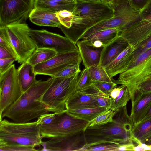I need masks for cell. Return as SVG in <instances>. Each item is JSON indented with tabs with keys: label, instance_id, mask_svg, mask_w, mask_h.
I'll list each match as a JSON object with an SVG mask.
<instances>
[{
	"label": "cell",
	"instance_id": "obj_6",
	"mask_svg": "<svg viewBox=\"0 0 151 151\" xmlns=\"http://www.w3.org/2000/svg\"><path fill=\"white\" fill-rule=\"evenodd\" d=\"M151 75V48L130 62L126 70L119 74L114 83L127 87L130 94L132 104L137 94L139 86Z\"/></svg>",
	"mask_w": 151,
	"mask_h": 151
},
{
	"label": "cell",
	"instance_id": "obj_53",
	"mask_svg": "<svg viewBox=\"0 0 151 151\" xmlns=\"http://www.w3.org/2000/svg\"><path fill=\"white\" fill-rule=\"evenodd\" d=\"M142 146L146 150L151 151V145L147 144L144 143H140Z\"/></svg>",
	"mask_w": 151,
	"mask_h": 151
},
{
	"label": "cell",
	"instance_id": "obj_51",
	"mask_svg": "<svg viewBox=\"0 0 151 151\" xmlns=\"http://www.w3.org/2000/svg\"><path fill=\"white\" fill-rule=\"evenodd\" d=\"M150 118H151V106L141 121H144Z\"/></svg>",
	"mask_w": 151,
	"mask_h": 151
},
{
	"label": "cell",
	"instance_id": "obj_50",
	"mask_svg": "<svg viewBox=\"0 0 151 151\" xmlns=\"http://www.w3.org/2000/svg\"><path fill=\"white\" fill-rule=\"evenodd\" d=\"M52 1L66 4H76L77 3L76 0H50Z\"/></svg>",
	"mask_w": 151,
	"mask_h": 151
},
{
	"label": "cell",
	"instance_id": "obj_20",
	"mask_svg": "<svg viewBox=\"0 0 151 151\" xmlns=\"http://www.w3.org/2000/svg\"><path fill=\"white\" fill-rule=\"evenodd\" d=\"M151 106V93H137L132 104L130 116L134 125L141 121Z\"/></svg>",
	"mask_w": 151,
	"mask_h": 151
},
{
	"label": "cell",
	"instance_id": "obj_2",
	"mask_svg": "<svg viewBox=\"0 0 151 151\" xmlns=\"http://www.w3.org/2000/svg\"><path fill=\"white\" fill-rule=\"evenodd\" d=\"M134 125L126 106L120 108L114 111L111 122L103 125L88 126L86 129L84 133L87 143L84 147L105 142L122 145L133 142L132 130Z\"/></svg>",
	"mask_w": 151,
	"mask_h": 151
},
{
	"label": "cell",
	"instance_id": "obj_14",
	"mask_svg": "<svg viewBox=\"0 0 151 151\" xmlns=\"http://www.w3.org/2000/svg\"><path fill=\"white\" fill-rule=\"evenodd\" d=\"M87 143L84 131H82L71 135L52 137L43 142L42 146L46 150L81 151Z\"/></svg>",
	"mask_w": 151,
	"mask_h": 151
},
{
	"label": "cell",
	"instance_id": "obj_41",
	"mask_svg": "<svg viewBox=\"0 0 151 151\" xmlns=\"http://www.w3.org/2000/svg\"><path fill=\"white\" fill-rule=\"evenodd\" d=\"M58 112L52 114L47 113L38 117L37 120L41 126H45L51 123L55 119Z\"/></svg>",
	"mask_w": 151,
	"mask_h": 151
},
{
	"label": "cell",
	"instance_id": "obj_39",
	"mask_svg": "<svg viewBox=\"0 0 151 151\" xmlns=\"http://www.w3.org/2000/svg\"><path fill=\"white\" fill-rule=\"evenodd\" d=\"M29 18L30 21L33 23L35 24L40 26L59 27L61 25L60 22H57L41 18L29 17Z\"/></svg>",
	"mask_w": 151,
	"mask_h": 151
},
{
	"label": "cell",
	"instance_id": "obj_34",
	"mask_svg": "<svg viewBox=\"0 0 151 151\" xmlns=\"http://www.w3.org/2000/svg\"><path fill=\"white\" fill-rule=\"evenodd\" d=\"M92 85L98 90L109 97L112 90L117 87L114 82L92 81Z\"/></svg>",
	"mask_w": 151,
	"mask_h": 151
},
{
	"label": "cell",
	"instance_id": "obj_22",
	"mask_svg": "<svg viewBox=\"0 0 151 151\" xmlns=\"http://www.w3.org/2000/svg\"><path fill=\"white\" fill-rule=\"evenodd\" d=\"M18 77L24 92L36 80L33 66L27 60L21 64L17 69Z\"/></svg>",
	"mask_w": 151,
	"mask_h": 151
},
{
	"label": "cell",
	"instance_id": "obj_11",
	"mask_svg": "<svg viewBox=\"0 0 151 151\" xmlns=\"http://www.w3.org/2000/svg\"><path fill=\"white\" fill-rule=\"evenodd\" d=\"M14 64L0 74V118L4 111L24 93Z\"/></svg>",
	"mask_w": 151,
	"mask_h": 151
},
{
	"label": "cell",
	"instance_id": "obj_26",
	"mask_svg": "<svg viewBox=\"0 0 151 151\" xmlns=\"http://www.w3.org/2000/svg\"><path fill=\"white\" fill-rule=\"evenodd\" d=\"M55 50L46 48H37L27 60L33 66L45 62L57 54Z\"/></svg>",
	"mask_w": 151,
	"mask_h": 151
},
{
	"label": "cell",
	"instance_id": "obj_13",
	"mask_svg": "<svg viewBox=\"0 0 151 151\" xmlns=\"http://www.w3.org/2000/svg\"><path fill=\"white\" fill-rule=\"evenodd\" d=\"M82 60L79 51L57 54L52 58L33 66L37 75L52 77L56 73L69 66L81 63Z\"/></svg>",
	"mask_w": 151,
	"mask_h": 151
},
{
	"label": "cell",
	"instance_id": "obj_7",
	"mask_svg": "<svg viewBox=\"0 0 151 151\" xmlns=\"http://www.w3.org/2000/svg\"><path fill=\"white\" fill-rule=\"evenodd\" d=\"M65 110L58 112L55 119L50 124L40 125L41 134L43 138H51L72 135L85 131L89 126L90 122L74 117Z\"/></svg>",
	"mask_w": 151,
	"mask_h": 151
},
{
	"label": "cell",
	"instance_id": "obj_37",
	"mask_svg": "<svg viewBox=\"0 0 151 151\" xmlns=\"http://www.w3.org/2000/svg\"><path fill=\"white\" fill-rule=\"evenodd\" d=\"M78 63L64 69L55 74L54 77H67L74 75L78 72H80V64Z\"/></svg>",
	"mask_w": 151,
	"mask_h": 151
},
{
	"label": "cell",
	"instance_id": "obj_40",
	"mask_svg": "<svg viewBox=\"0 0 151 151\" xmlns=\"http://www.w3.org/2000/svg\"><path fill=\"white\" fill-rule=\"evenodd\" d=\"M96 98L99 107H105L110 109L111 99L109 96L99 91L97 93Z\"/></svg>",
	"mask_w": 151,
	"mask_h": 151
},
{
	"label": "cell",
	"instance_id": "obj_45",
	"mask_svg": "<svg viewBox=\"0 0 151 151\" xmlns=\"http://www.w3.org/2000/svg\"><path fill=\"white\" fill-rule=\"evenodd\" d=\"M140 18V20L151 18V1L145 9L142 11Z\"/></svg>",
	"mask_w": 151,
	"mask_h": 151
},
{
	"label": "cell",
	"instance_id": "obj_18",
	"mask_svg": "<svg viewBox=\"0 0 151 151\" xmlns=\"http://www.w3.org/2000/svg\"><path fill=\"white\" fill-rule=\"evenodd\" d=\"M134 50L129 45L114 60L104 68L110 77L112 78L126 70L131 61Z\"/></svg>",
	"mask_w": 151,
	"mask_h": 151
},
{
	"label": "cell",
	"instance_id": "obj_12",
	"mask_svg": "<svg viewBox=\"0 0 151 151\" xmlns=\"http://www.w3.org/2000/svg\"><path fill=\"white\" fill-rule=\"evenodd\" d=\"M29 35L37 48L53 50L58 54L79 51L76 44L66 37L44 29H30Z\"/></svg>",
	"mask_w": 151,
	"mask_h": 151
},
{
	"label": "cell",
	"instance_id": "obj_8",
	"mask_svg": "<svg viewBox=\"0 0 151 151\" xmlns=\"http://www.w3.org/2000/svg\"><path fill=\"white\" fill-rule=\"evenodd\" d=\"M114 8L113 17L90 28L82 36L81 39L83 40L99 31L111 28H117L120 33L131 25L141 19L142 11L133 9L129 3L117 5Z\"/></svg>",
	"mask_w": 151,
	"mask_h": 151
},
{
	"label": "cell",
	"instance_id": "obj_3",
	"mask_svg": "<svg viewBox=\"0 0 151 151\" xmlns=\"http://www.w3.org/2000/svg\"><path fill=\"white\" fill-rule=\"evenodd\" d=\"M53 77L46 81L37 80L15 102L3 112L0 120L4 117L16 123H26L49 112L38 100L52 83Z\"/></svg>",
	"mask_w": 151,
	"mask_h": 151
},
{
	"label": "cell",
	"instance_id": "obj_46",
	"mask_svg": "<svg viewBox=\"0 0 151 151\" xmlns=\"http://www.w3.org/2000/svg\"><path fill=\"white\" fill-rule=\"evenodd\" d=\"M13 58H17L7 49L0 46V59H5Z\"/></svg>",
	"mask_w": 151,
	"mask_h": 151
},
{
	"label": "cell",
	"instance_id": "obj_27",
	"mask_svg": "<svg viewBox=\"0 0 151 151\" xmlns=\"http://www.w3.org/2000/svg\"><path fill=\"white\" fill-rule=\"evenodd\" d=\"M111 99L110 109L115 111L120 108L126 106L127 103L131 99V95L127 87L123 85L117 96L114 99L111 98Z\"/></svg>",
	"mask_w": 151,
	"mask_h": 151
},
{
	"label": "cell",
	"instance_id": "obj_9",
	"mask_svg": "<svg viewBox=\"0 0 151 151\" xmlns=\"http://www.w3.org/2000/svg\"><path fill=\"white\" fill-rule=\"evenodd\" d=\"M11 43L22 64L27 61L37 49L29 35L30 29L25 23H16L5 27Z\"/></svg>",
	"mask_w": 151,
	"mask_h": 151
},
{
	"label": "cell",
	"instance_id": "obj_31",
	"mask_svg": "<svg viewBox=\"0 0 151 151\" xmlns=\"http://www.w3.org/2000/svg\"><path fill=\"white\" fill-rule=\"evenodd\" d=\"M56 13L44 9L34 8L29 17H40L60 23L56 17Z\"/></svg>",
	"mask_w": 151,
	"mask_h": 151
},
{
	"label": "cell",
	"instance_id": "obj_52",
	"mask_svg": "<svg viewBox=\"0 0 151 151\" xmlns=\"http://www.w3.org/2000/svg\"><path fill=\"white\" fill-rule=\"evenodd\" d=\"M134 151H144L145 149L142 146L141 144H138L137 146H135L134 148Z\"/></svg>",
	"mask_w": 151,
	"mask_h": 151
},
{
	"label": "cell",
	"instance_id": "obj_47",
	"mask_svg": "<svg viewBox=\"0 0 151 151\" xmlns=\"http://www.w3.org/2000/svg\"><path fill=\"white\" fill-rule=\"evenodd\" d=\"M135 146L133 142H130L120 145L117 148V151H134V148Z\"/></svg>",
	"mask_w": 151,
	"mask_h": 151
},
{
	"label": "cell",
	"instance_id": "obj_56",
	"mask_svg": "<svg viewBox=\"0 0 151 151\" xmlns=\"http://www.w3.org/2000/svg\"><path fill=\"white\" fill-rule=\"evenodd\" d=\"M150 145H151V144H150Z\"/></svg>",
	"mask_w": 151,
	"mask_h": 151
},
{
	"label": "cell",
	"instance_id": "obj_4",
	"mask_svg": "<svg viewBox=\"0 0 151 151\" xmlns=\"http://www.w3.org/2000/svg\"><path fill=\"white\" fill-rule=\"evenodd\" d=\"M43 137L37 120L31 122L16 123L4 119L0 120V141L26 146L40 147Z\"/></svg>",
	"mask_w": 151,
	"mask_h": 151
},
{
	"label": "cell",
	"instance_id": "obj_25",
	"mask_svg": "<svg viewBox=\"0 0 151 151\" xmlns=\"http://www.w3.org/2000/svg\"><path fill=\"white\" fill-rule=\"evenodd\" d=\"M75 5L50 0H35L34 2V8L44 9L55 13L64 10L73 12Z\"/></svg>",
	"mask_w": 151,
	"mask_h": 151
},
{
	"label": "cell",
	"instance_id": "obj_36",
	"mask_svg": "<svg viewBox=\"0 0 151 151\" xmlns=\"http://www.w3.org/2000/svg\"><path fill=\"white\" fill-rule=\"evenodd\" d=\"M0 46L7 49L17 58L9 40L5 27H0Z\"/></svg>",
	"mask_w": 151,
	"mask_h": 151
},
{
	"label": "cell",
	"instance_id": "obj_35",
	"mask_svg": "<svg viewBox=\"0 0 151 151\" xmlns=\"http://www.w3.org/2000/svg\"><path fill=\"white\" fill-rule=\"evenodd\" d=\"M56 13V17L62 25L67 28L71 26L73 18L72 12L64 10L58 11Z\"/></svg>",
	"mask_w": 151,
	"mask_h": 151
},
{
	"label": "cell",
	"instance_id": "obj_1",
	"mask_svg": "<svg viewBox=\"0 0 151 151\" xmlns=\"http://www.w3.org/2000/svg\"><path fill=\"white\" fill-rule=\"evenodd\" d=\"M72 12L73 18L71 26L67 28L61 25L58 27L66 37L76 44L88 29L113 17L114 8L101 1L92 2L77 1Z\"/></svg>",
	"mask_w": 151,
	"mask_h": 151
},
{
	"label": "cell",
	"instance_id": "obj_5",
	"mask_svg": "<svg viewBox=\"0 0 151 151\" xmlns=\"http://www.w3.org/2000/svg\"><path fill=\"white\" fill-rule=\"evenodd\" d=\"M79 73L69 77H53L52 83L38 101L49 112L60 113L65 111L67 101L76 90Z\"/></svg>",
	"mask_w": 151,
	"mask_h": 151
},
{
	"label": "cell",
	"instance_id": "obj_38",
	"mask_svg": "<svg viewBox=\"0 0 151 151\" xmlns=\"http://www.w3.org/2000/svg\"><path fill=\"white\" fill-rule=\"evenodd\" d=\"M151 48V36L142 42L134 50L130 62L133 61L140 55Z\"/></svg>",
	"mask_w": 151,
	"mask_h": 151
},
{
	"label": "cell",
	"instance_id": "obj_33",
	"mask_svg": "<svg viewBox=\"0 0 151 151\" xmlns=\"http://www.w3.org/2000/svg\"><path fill=\"white\" fill-rule=\"evenodd\" d=\"M114 113V111L110 109L105 111L92 120L88 126L103 125L111 122L112 120Z\"/></svg>",
	"mask_w": 151,
	"mask_h": 151
},
{
	"label": "cell",
	"instance_id": "obj_10",
	"mask_svg": "<svg viewBox=\"0 0 151 151\" xmlns=\"http://www.w3.org/2000/svg\"><path fill=\"white\" fill-rule=\"evenodd\" d=\"M35 0H0V27L25 23L34 8Z\"/></svg>",
	"mask_w": 151,
	"mask_h": 151
},
{
	"label": "cell",
	"instance_id": "obj_48",
	"mask_svg": "<svg viewBox=\"0 0 151 151\" xmlns=\"http://www.w3.org/2000/svg\"><path fill=\"white\" fill-rule=\"evenodd\" d=\"M122 86L123 85H121L113 89L111 92L110 97L113 99L116 98L119 94Z\"/></svg>",
	"mask_w": 151,
	"mask_h": 151
},
{
	"label": "cell",
	"instance_id": "obj_32",
	"mask_svg": "<svg viewBox=\"0 0 151 151\" xmlns=\"http://www.w3.org/2000/svg\"><path fill=\"white\" fill-rule=\"evenodd\" d=\"M121 145L109 142H105L85 146L81 151H117L118 147Z\"/></svg>",
	"mask_w": 151,
	"mask_h": 151
},
{
	"label": "cell",
	"instance_id": "obj_55",
	"mask_svg": "<svg viewBox=\"0 0 151 151\" xmlns=\"http://www.w3.org/2000/svg\"><path fill=\"white\" fill-rule=\"evenodd\" d=\"M113 0H101L102 1L107 4H110Z\"/></svg>",
	"mask_w": 151,
	"mask_h": 151
},
{
	"label": "cell",
	"instance_id": "obj_49",
	"mask_svg": "<svg viewBox=\"0 0 151 151\" xmlns=\"http://www.w3.org/2000/svg\"><path fill=\"white\" fill-rule=\"evenodd\" d=\"M129 0H113L110 4L113 7L128 3Z\"/></svg>",
	"mask_w": 151,
	"mask_h": 151
},
{
	"label": "cell",
	"instance_id": "obj_23",
	"mask_svg": "<svg viewBox=\"0 0 151 151\" xmlns=\"http://www.w3.org/2000/svg\"><path fill=\"white\" fill-rule=\"evenodd\" d=\"M119 33L117 28L107 29L95 32L83 40L88 44L99 41L104 47L116 38Z\"/></svg>",
	"mask_w": 151,
	"mask_h": 151
},
{
	"label": "cell",
	"instance_id": "obj_16",
	"mask_svg": "<svg viewBox=\"0 0 151 151\" xmlns=\"http://www.w3.org/2000/svg\"><path fill=\"white\" fill-rule=\"evenodd\" d=\"M98 91L92 85L84 90L76 91L67 101L66 110L99 107L96 98Z\"/></svg>",
	"mask_w": 151,
	"mask_h": 151
},
{
	"label": "cell",
	"instance_id": "obj_54",
	"mask_svg": "<svg viewBox=\"0 0 151 151\" xmlns=\"http://www.w3.org/2000/svg\"><path fill=\"white\" fill-rule=\"evenodd\" d=\"M77 1L83 2H92L99 1L101 0H76Z\"/></svg>",
	"mask_w": 151,
	"mask_h": 151
},
{
	"label": "cell",
	"instance_id": "obj_28",
	"mask_svg": "<svg viewBox=\"0 0 151 151\" xmlns=\"http://www.w3.org/2000/svg\"><path fill=\"white\" fill-rule=\"evenodd\" d=\"M88 69L92 81L114 82L115 80L109 76L103 67L91 66Z\"/></svg>",
	"mask_w": 151,
	"mask_h": 151
},
{
	"label": "cell",
	"instance_id": "obj_30",
	"mask_svg": "<svg viewBox=\"0 0 151 151\" xmlns=\"http://www.w3.org/2000/svg\"><path fill=\"white\" fill-rule=\"evenodd\" d=\"M92 81L90 78L88 68H85L80 72L77 81L76 91L86 89L92 85Z\"/></svg>",
	"mask_w": 151,
	"mask_h": 151
},
{
	"label": "cell",
	"instance_id": "obj_24",
	"mask_svg": "<svg viewBox=\"0 0 151 151\" xmlns=\"http://www.w3.org/2000/svg\"><path fill=\"white\" fill-rule=\"evenodd\" d=\"M109 109L105 107H97L65 111L74 117L91 122L100 114Z\"/></svg>",
	"mask_w": 151,
	"mask_h": 151
},
{
	"label": "cell",
	"instance_id": "obj_21",
	"mask_svg": "<svg viewBox=\"0 0 151 151\" xmlns=\"http://www.w3.org/2000/svg\"><path fill=\"white\" fill-rule=\"evenodd\" d=\"M132 132L133 142L138 144L151 141V118L134 125Z\"/></svg>",
	"mask_w": 151,
	"mask_h": 151
},
{
	"label": "cell",
	"instance_id": "obj_43",
	"mask_svg": "<svg viewBox=\"0 0 151 151\" xmlns=\"http://www.w3.org/2000/svg\"><path fill=\"white\" fill-rule=\"evenodd\" d=\"M151 0H129L131 6L138 10L142 11L148 5Z\"/></svg>",
	"mask_w": 151,
	"mask_h": 151
},
{
	"label": "cell",
	"instance_id": "obj_44",
	"mask_svg": "<svg viewBox=\"0 0 151 151\" xmlns=\"http://www.w3.org/2000/svg\"><path fill=\"white\" fill-rule=\"evenodd\" d=\"M17 60L16 58L0 59V74L7 70L13 65V63Z\"/></svg>",
	"mask_w": 151,
	"mask_h": 151
},
{
	"label": "cell",
	"instance_id": "obj_15",
	"mask_svg": "<svg viewBox=\"0 0 151 151\" xmlns=\"http://www.w3.org/2000/svg\"><path fill=\"white\" fill-rule=\"evenodd\" d=\"M119 36L135 50L151 36V18L134 22L121 32Z\"/></svg>",
	"mask_w": 151,
	"mask_h": 151
},
{
	"label": "cell",
	"instance_id": "obj_17",
	"mask_svg": "<svg viewBox=\"0 0 151 151\" xmlns=\"http://www.w3.org/2000/svg\"><path fill=\"white\" fill-rule=\"evenodd\" d=\"M76 44L85 68L99 66L103 47H95L83 40L78 41Z\"/></svg>",
	"mask_w": 151,
	"mask_h": 151
},
{
	"label": "cell",
	"instance_id": "obj_29",
	"mask_svg": "<svg viewBox=\"0 0 151 151\" xmlns=\"http://www.w3.org/2000/svg\"><path fill=\"white\" fill-rule=\"evenodd\" d=\"M0 150L3 151H35L32 146H26L0 141Z\"/></svg>",
	"mask_w": 151,
	"mask_h": 151
},
{
	"label": "cell",
	"instance_id": "obj_42",
	"mask_svg": "<svg viewBox=\"0 0 151 151\" xmlns=\"http://www.w3.org/2000/svg\"><path fill=\"white\" fill-rule=\"evenodd\" d=\"M138 93H151V75L147 77L139 86L137 94Z\"/></svg>",
	"mask_w": 151,
	"mask_h": 151
},
{
	"label": "cell",
	"instance_id": "obj_19",
	"mask_svg": "<svg viewBox=\"0 0 151 151\" xmlns=\"http://www.w3.org/2000/svg\"><path fill=\"white\" fill-rule=\"evenodd\" d=\"M129 45L125 40L119 36L113 41L103 47L99 66L105 68Z\"/></svg>",
	"mask_w": 151,
	"mask_h": 151
}]
</instances>
